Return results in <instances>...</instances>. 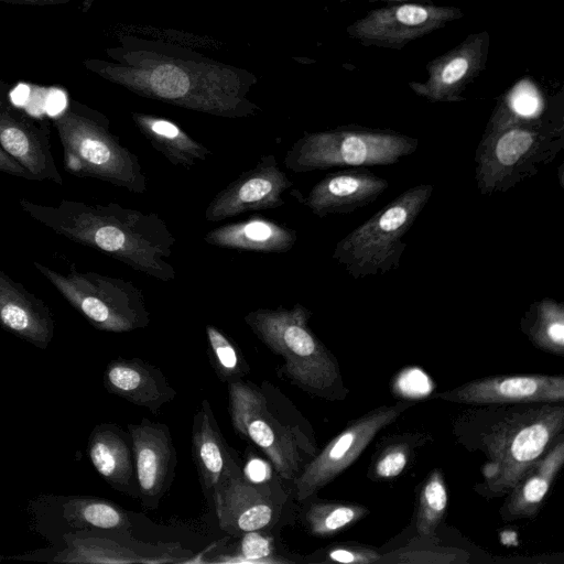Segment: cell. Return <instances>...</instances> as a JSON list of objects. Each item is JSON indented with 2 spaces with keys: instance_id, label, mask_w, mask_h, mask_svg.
<instances>
[{
  "instance_id": "6da1fadb",
  "label": "cell",
  "mask_w": 564,
  "mask_h": 564,
  "mask_svg": "<svg viewBox=\"0 0 564 564\" xmlns=\"http://www.w3.org/2000/svg\"><path fill=\"white\" fill-rule=\"evenodd\" d=\"M463 412L453 424L456 441L482 453L486 498L507 496L564 431L562 402L482 404Z\"/></svg>"
},
{
  "instance_id": "7a4b0ae2",
  "label": "cell",
  "mask_w": 564,
  "mask_h": 564,
  "mask_svg": "<svg viewBox=\"0 0 564 564\" xmlns=\"http://www.w3.org/2000/svg\"><path fill=\"white\" fill-rule=\"evenodd\" d=\"M19 205L32 219L74 242L99 250L151 278L164 282L175 279L167 258L176 239L158 214L116 203L70 199L47 206L22 198Z\"/></svg>"
},
{
  "instance_id": "3957f363",
  "label": "cell",
  "mask_w": 564,
  "mask_h": 564,
  "mask_svg": "<svg viewBox=\"0 0 564 564\" xmlns=\"http://www.w3.org/2000/svg\"><path fill=\"white\" fill-rule=\"evenodd\" d=\"M536 110L520 111L509 101L496 108L475 152V180L482 195L516 187L563 150V122Z\"/></svg>"
},
{
  "instance_id": "277c9868",
  "label": "cell",
  "mask_w": 564,
  "mask_h": 564,
  "mask_svg": "<svg viewBox=\"0 0 564 564\" xmlns=\"http://www.w3.org/2000/svg\"><path fill=\"white\" fill-rule=\"evenodd\" d=\"M228 400L237 434L256 445L281 478L293 481L317 454L312 426L272 383L231 381Z\"/></svg>"
},
{
  "instance_id": "5b68a950",
  "label": "cell",
  "mask_w": 564,
  "mask_h": 564,
  "mask_svg": "<svg viewBox=\"0 0 564 564\" xmlns=\"http://www.w3.org/2000/svg\"><path fill=\"white\" fill-rule=\"evenodd\" d=\"M311 311L300 303L291 308H258L245 323L275 355L283 358L280 372L305 392L326 400H344V384L335 356L311 329Z\"/></svg>"
},
{
  "instance_id": "8992f818",
  "label": "cell",
  "mask_w": 564,
  "mask_h": 564,
  "mask_svg": "<svg viewBox=\"0 0 564 564\" xmlns=\"http://www.w3.org/2000/svg\"><path fill=\"white\" fill-rule=\"evenodd\" d=\"M433 191V185L420 184L402 192L341 238L332 259L354 279L381 275L398 269L406 248L403 238Z\"/></svg>"
},
{
  "instance_id": "52a82bcc",
  "label": "cell",
  "mask_w": 564,
  "mask_h": 564,
  "mask_svg": "<svg viewBox=\"0 0 564 564\" xmlns=\"http://www.w3.org/2000/svg\"><path fill=\"white\" fill-rule=\"evenodd\" d=\"M63 148L64 169L78 177H95L143 194L148 178L139 158L120 143L98 115L67 108L53 118Z\"/></svg>"
},
{
  "instance_id": "ba28073f",
  "label": "cell",
  "mask_w": 564,
  "mask_h": 564,
  "mask_svg": "<svg viewBox=\"0 0 564 564\" xmlns=\"http://www.w3.org/2000/svg\"><path fill=\"white\" fill-rule=\"evenodd\" d=\"M417 145L416 138L392 129L351 124L305 133L286 151L283 163L294 173L392 165L413 154Z\"/></svg>"
},
{
  "instance_id": "9c48e42d",
  "label": "cell",
  "mask_w": 564,
  "mask_h": 564,
  "mask_svg": "<svg viewBox=\"0 0 564 564\" xmlns=\"http://www.w3.org/2000/svg\"><path fill=\"white\" fill-rule=\"evenodd\" d=\"M37 271L95 328L128 333L143 328L150 316L142 291L132 282L72 267L57 272L34 261Z\"/></svg>"
},
{
  "instance_id": "30bf717a",
  "label": "cell",
  "mask_w": 564,
  "mask_h": 564,
  "mask_svg": "<svg viewBox=\"0 0 564 564\" xmlns=\"http://www.w3.org/2000/svg\"><path fill=\"white\" fill-rule=\"evenodd\" d=\"M412 405L408 401L381 405L349 422L321 452H317L293 480L295 500L300 503L307 501L339 476L381 430Z\"/></svg>"
},
{
  "instance_id": "8fae6325",
  "label": "cell",
  "mask_w": 564,
  "mask_h": 564,
  "mask_svg": "<svg viewBox=\"0 0 564 564\" xmlns=\"http://www.w3.org/2000/svg\"><path fill=\"white\" fill-rule=\"evenodd\" d=\"M32 528L54 544L65 534L120 532L131 520L115 502L90 496L42 495L28 507Z\"/></svg>"
},
{
  "instance_id": "7c38bea8",
  "label": "cell",
  "mask_w": 564,
  "mask_h": 564,
  "mask_svg": "<svg viewBox=\"0 0 564 564\" xmlns=\"http://www.w3.org/2000/svg\"><path fill=\"white\" fill-rule=\"evenodd\" d=\"M463 15L454 6L402 2L368 11L348 28V34L366 46L399 50Z\"/></svg>"
},
{
  "instance_id": "4fadbf2b",
  "label": "cell",
  "mask_w": 564,
  "mask_h": 564,
  "mask_svg": "<svg viewBox=\"0 0 564 564\" xmlns=\"http://www.w3.org/2000/svg\"><path fill=\"white\" fill-rule=\"evenodd\" d=\"M212 497L219 527L236 535L273 528L286 500L282 491H274L268 482L250 479L242 468L225 478Z\"/></svg>"
},
{
  "instance_id": "5bb4252c",
  "label": "cell",
  "mask_w": 564,
  "mask_h": 564,
  "mask_svg": "<svg viewBox=\"0 0 564 564\" xmlns=\"http://www.w3.org/2000/svg\"><path fill=\"white\" fill-rule=\"evenodd\" d=\"M293 182L280 169L273 154H264L257 164L215 195L205 210L208 221H220L251 210L279 208L282 194Z\"/></svg>"
},
{
  "instance_id": "9a60e30c",
  "label": "cell",
  "mask_w": 564,
  "mask_h": 564,
  "mask_svg": "<svg viewBox=\"0 0 564 564\" xmlns=\"http://www.w3.org/2000/svg\"><path fill=\"white\" fill-rule=\"evenodd\" d=\"M489 41L487 31L468 35L458 45L429 62L427 78L411 82L409 87L432 102L464 100L462 94L486 66Z\"/></svg>"
},
{
  "instance_id": "2e32d148",
  "label": "cell",
  "mask_w": 564,
  "mask_h": 564,
  "mask_svg": "<svg viewBox=\"0 0 564 564\" xmlns=\"http://www.w3.org/2000/svg\"><path fill=\"white\" fill-rule=\"evenodd\" d=\"M436 398L468 405L563 402V376H492L469 381Z\"/></svg>"
},
{
  "instance_id": "e0dca14e",
  "label": "cell",
  "mask_w": 564,
  "mask_h": 564,
  "mask_svg": "<svg viewBox=\"0 0 564 564\" xmlns=\"http://www.w3.org/2000/svg\"><path fill=\"white\" fill-rule=\"evenodd\" d=\"M139 497L148 508H155L174 475L176 453L169 427L142 419L129 424Z\"/></svg>"
},
{
  "instance_id": "ac0fdd59",
  "label": "cell",
  "mask_w": 564,
  "mask_h": 564,
  "mask_svg": "<svg viewBox=\"0 0 564 564\" xmlns=\"http://www.w3.org/2000/svg\"><path fill=\"white\" fill-rule=\"evenodd\" d=\"M48 126L0 102V147L34 177L63 184L55 164Z\"/></svg>"
},
{
  "instance_id": "d6986e66",
  "label": "cell",
  "mask_w": 564,
  "mask_h": 564,
  "mask_svg": "<svg viewBox=\"0 0 564 564\" xmlns=\"http://www.w3.org/2000/svg\"><path fill=\"white\" fill-rule=\"evenodd\" d=\"M388 187V180L365 167L349 169L323 177L303 204L319 218L347 215L377 200Z\"/></svg>"
},
{
  "instance_id": "ffe728a7",
  "label": "cell",
  "mask_w": 564,
  "mask_h": 564,
  "mask_svg": "<svg viewBox=\"0 0 564 564\" xmlns=\"http://www.w3.org/2000/svg\"><path fill=\"white\" fill-rule=\"evenodd\" d=\"M0 326L14 336L46 349L55 319L46 303L0 270Z\"/></svg>"
},
{
  "instance_id": "44dd1931",
  "label": "cell",
  "mask_w": 564,
  "mask_h": 564,
  "mask_svg": "<svg viewBox=\"0 0 564 564\" xmlns=\"http://www.w3.org/2000/svg\"><path fill=\"white\" fill-rule=\"evenodd\" d=\"M109 532H78L63 535L47 550L35 551L21 558L54 563H164L149 557L108 535Z\"/></svg>"
},
{
  "instance_id": "7402d4cb",
  "label": "cell",
  "mask_w": 564,
  "mask_h": 564,
  "mask_svg": "<svg viewBox=\"0 0 564 564\" xmlns=\"http://www.w3.org/2000/svg\"><path fill=\"white\" fill-rule=\"evenodd\" d=\"M104 386L109 393L153 413L176 395L163 372L139 358L111 360L104 372Z\"/></svg>"
},
{
  "instance_id": "603a6c76",
  "label": "cell",
  "mask_w": 564,
  "mask_h": 564,
  "mask_svg": "<svg viewBox=\"0 0 564 564\" xmlns=\"http://www.w3.org/2000/svg\"><path fill=\"white\" fill-rule=\"evenodd\" d=\"M192 454L206 496L213 495L225 478L241 468L232 456L206 399L194 414Z\"/></svg>"
},
{
  "instance_id": "cb8c5ba5",
  "label": "cell",
  "mask_w": 564,
  "mask_h": 564,
  "mask_svg": "<svg viewBox=\"0 0 564 564\" xmlns=\"http://www.w3.org/2000/svg\"><path fill=\"white\" fill-rule=\"evenodd\" d=\"M87 454L96 471L112 488L139 497L129 432L110 423L96 425L88 438Z\"/></svg>"
},
{
  "instance_id": "d4e9b609",
  "label": "cell",
  "mask_w": 564,
  "mask_h": 564,
  "mask_svg": "<svg viewBox=\"0 0 564 564\" xmlns=\"http://www.w3.org/2000/svg\"><path fill=\"white\" fill-rule=\"evenodd\" d=\"M564 463V433L528 469L506 496L500 508L505 521L531 518L544 502Z\"/></svg>"
},
{
  "instance_id": "484cf974",
  "label": "cell",
  "mask_w": 564,
  "mask_h": 564,
  "mask_svg": "<svg viewBox=\"0 0 564 564\" xmlns=\"http://www.w3.org/2000/svg\"><path fill=\"white\" fill-rule=\"evenodd\" d=\"M294 229L254 215L209 230L204 236L208 245L265 253L286 252L296 243Z\"/></svg>"
},
{
  "instance_id": "4316f807",
  "label": "cell",
  "mask_w": 564,
  "mask_h": 564,
  "mask_svg": "<svg viewBox=\"0 0 564 564\" xmlns=\"http://www.w3.org/2000/svg\"><path fill=\"white\" fill-rule=\"evenodd\" d=\"M133 118L151 145L174 165L191 167L212 154L208 148L194 140L173 121L145 115H134Z\"/></svg>"
},
{
  "instance_id": "83f0119b",
  "label": "cell",
  "mask_w": 564,
  "mask_h": 564,
  "mask_svg": "<svg viewBox=\"0 0 564 564\" xmlns=\"http://www.w3.org/2000/svg\"><path fill=\"white\" fill-rule=\"evenodd\" d=\"M521 329L540 349L564 354V304L551 297L533 302L521 318Z\"/></svg>"
},
{
  "instance_id": "f1b7e54d",
  "label": "cell",
  "mask_w": 564,
  "mask_h": 564,
  "mask_svg": "<svg viewBox=\"0 0 564 564\" xmlns=\"http://www.w3.org/2000/svg\"><path fill=\"white\" fill-rule=\"evenodd\" d=\"M369 512L355 502L313 500L306 506L303 520L310 534L328 538L350 528Z\"/></svg>"
},
{
  "instance_id": "f546056e",
  "label": "cell",
  "mask_w": 564,
  "mask_h": 564,
  "mask_svg": "<svg viewBox=\"0 0 564 564\" xmlns=\"http://www.w3.org/2000/svg\"><path fill=\"white\" fill-rule=\"evenodd\" d=\"M447 503L448 494L443 471L435 468L425 478L419 492L415 530L421 538L435 536L446 513Z\"/></svg>"
},
{
  "instance_id": "4dcf8cb0",
  "label": "cell",
  "mask_w": 564,
  "mask_h": 564,
  "mask_svg": "<svg viewBox=\"0 0 564 564\" xmlns=\"http://www.w3.org/2000/svg\"><path fill=\"white\" fill-rule=\"evenodd\" d=\"M424 441L422 434H404L387 440L373 456L368 477L373 480L397 478L408 467L414 449Z\"/></svg>"
},
{
  "instance_id": "1f68e13d",
  "label": "cell",
  "mask_w": 564,
  "mask_h": 564,
  "mask_svg": "<svg viewBox=\"0 0 564 564\" xmlns=\"http://www.w3.org/2000/svg\"><path fill=\"white\" fill-rule=\"evenodd\" d=\"M206 336L212 360L223 380L229 382L240 380L249 372V367L238 348L226 334L213 325H207Z\"/></svg>"
},
{
  "instance_id": "d6a6232c",
  "label": "cell",
  "mask_w": 564,
  "mask_h": 564,
  "mask_svg": "<svg viewBox=\"0 0 564 564\" xmlns=\"http://www.w3.org/2000/svg\"><path fill=\"white\" fill-rule=\"evenodd\" d=\"M153 94L166 100H189L192 83L188 75L173 64H162L153 69L149 78Z\"/></svg>"
},
{
  "instance_id": "836d02e7",
  "label": "cell",
  "mask_w": 564,
  "mask_h": 564,
  "mask_svg": "<svg viewBox=\"0 0 564 564\" xmlns=\"http://www.w3.org/2000/svg\"><path fill=\"white\" fill-rule=\"evenodd\" d=\"M236 554L229 561L250 563H282L275 555L273 538L267 530L241 533Z\"/></svg>"
},
{
  "instance_id": "e575fe53",
  "label": "cell",
  "mask_w": 564,
  "mask_h": 564,
  "mask_svg": "<svg viewBox=\"0 0 564 564\" xmlns=\"http://www.w3.org/2000/svg\"><path fill=\"white\" fill-rule=\"evenodd\" d=\"M323 562L369 564L381 561V554L372 547L355 542L329 545L323 553Z\"/></svg>"
},
{
  "instance_id": "d590c367",
  "label": "cell",
  "mask_w": 564,
  "mask_h": 564,
  "mask_svg": "<svg viewBox=\"0 0 564 564\" xmlns=\"http://www.w3.org/2000/svg\"><path fill=\"white\" fill-rule=\"evenodd\" d=\"M0 172L6 174L22 177L28 181H34V177L29 173L26 169H24L19 162H17L13 158H11L1 147H0Z\"/></svg>"
},
{
  "instance_id": "8d00e7d4",
  "label": "cell",
  "mask_w": 564,
  "mask_h": 564,
  "mask_svg": "<svg viewBox=\"0 0 564 564\" xmlns=\"http://www.w3.org/2000/svg\"><path fill=\"white\" fill-rule=\"evenodd\" d=\"M19 1H32V2H53L54 0H19Z\"/></svg>"
},
{
  "instance_id": "74e56055",
  "label": "cell",
  "mask_w": 564,
  "mask_h": 564,
  "mask_svg": "<svg viewBox=\"0 0 564 564\" xmlns=\"http://www.w3.org/2000/svg\"><path fill=\"white\" fill-rule=\"evenodd\" d=\"M392 1H395V0H392ZM397 1H402V0H397Z\"/></svg>"
},
{
  "instance_id": "f35d334b",
  "label": "cell",
  "mask_w": 564,
  "mask_h": 564,
  "mask_svg": "<svg viewBox=\"0 0 564 564\" xmlns=\"http://www.w3.org/2000/svg\"><path fill=\"white\" fill-rule=\"evenodd\" d=\"M1 560V558H0Z\"/></svg>"
}]
</instances>
